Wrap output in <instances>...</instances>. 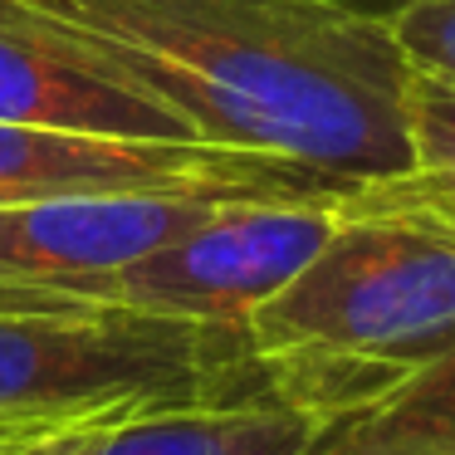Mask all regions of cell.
<instances>
[{"instance_id":"cell-1","label":"cell","mask_w":455,"mask_h":455,"mask_svg":"<svg viewBox=\"0 0 455 455\" xmlns=\"http://www.w3.org/2000/svg\"><path fill=\"white\" fill-rule=\"evenodd\" d=\"M0 20L177 113L201 142L382 187L411 172L392 25L323 0H0Z\"/></svg>"},{"instance_id":"cell-2","label":"cell","mask_w":455,"mask_h":455,"mask_svg":"<svg viewBox=\"0 0 455 455\" xmlns=\"http://www.w3.org/2000/svg\"><path fill=\"white\" fill-rule=\"evenodd\" d=\"M455 343V226L363 187L245 323L269 402L347 426Z\"/></svg>"},{"instance_id":"cell-3","label":"cell","mask_w":455,"mask_h":455,"mask_svg":"<svg viewBox=\"0 0 455 455\" xmlns=\"http://www.w3.org/2000/svg\"><path fill=\"white\" fill-rule=\"evenodd\" d=\"M265 392L240 328L0 289V421L89 426Z\"/></svg>"},{"instance_id":"cell-4","label":"cell","mask_w":455,"mask_h":455,"mask_svg":"<svg viewBox=\"0 0 455 455\" xmlns=\"http://www.w3.org/2000/svg\"><path fill=\"white\" fill-rule=\"evenodd\" d=\"M343 206L347 196L226 201L181 240L118 269L113 279L93 284L89 294L69 299H93V304L138 308L152 318L245 333L250 318L275 294H284L299 269L323 250Z\"/></svg>"},{"instance_id":"cell-5","label":"cell","mask_w":455,"mask_h":455,"mask_svg":"<svg viewBox=\"0 0 455 455\" xmlns=\"http://www.w3.org/2000/svg\"><path fill=\"white\" fill-rule=\"evenodd\" d=\"M113 191H230L255 201L353 196V187H338L318 172L211 142H132L0 123V206L113 196Z\"/></svg>"},{"instance_id":"cell-6","label":"cell","mask_w":455,"mask_h":455,"mask_svg":"<svg viewBox=\"0 0 455 455\" xmlns=\"http://www.w3.org/2000/svg\"><path fill=\"white\" fill-rule=\"evenodd\" d=\"M230 191H113L0 206V289L25 294H89L118 269L181 240L220 211Z\"/></svg>"},{"instance_id":"cell-7","label":"cell","mask_w":455,"mask_h":455,"mask_svg":"<svg viewBox=\"0 0 455 455\" xmlns=\"http://www.w3.org/2000/svg\"><path fill=\"white\" fill-rule=\"evenodd\" d=\"M0 123L132 142H201L177 113L69 60L35 30L0 20Z\"/></svg>"},{"instance_id":"cell-8","label":"cell","mask_w":455,"mask_h":455,"mask_svg":"<svg viewBox=\"0 0 455 455\" xmlns=\"http://www.w3.org/2000/svg\"><path fill=\"white\" fill-rule=\"evenodd\" d=\"M333 431V421L250 392L132 416L113 426L93 455H318V445Z\"/></svg>"},{"instance_id":"cell-9","label":"cell","mask_w":455,"mask_h":455,"mask_svg":"<svg viewBox=\"0 0 455 455\" xmlns=\"http://www.w3.org/2000/svg\"><path fill=\"white\" fill-rule=\"evenodd\" d=\"M406 113H411V172L372 191L455 226V89L441 79H426V74H411Z\"/></svg>"},{"instance_id":"cell-10","label":"cell","mask_w":455,"mask_h":455,"mask_svg":"<svg viewBox=\"0 0 455 455\" xmlns=\"http://www.w3.org/2000/svg\"><path fill=\"white\" fill-rule=\"evenodd\" d=\"M347 441L367 445H435L455 451V343L435 353L421 372H411L392 396L363 411L357 421L338 426Z\"/></svg>"},{"instance_id":"cell-11","label":"cell","mask_w":455,"mask_h":455,"mask_svg":"<svg viewBox=\"0 0 455 455\" xmlns=\"http://www.w3.org/2000/svg\"><path fill=\"white\" fill-rule=\"evenodd\" d=\"M387 25H392L411 74L455 89V0H406Z\"/></svg>"},{"instance_id":"cell-12","label":"cell","mask_w":455,"mask_h":455,"mask_svg":"<svg viewBox=\"0 0 455 455\" xmlns=\"http://www.w3.org/2000/svg\"><path fill=\"white\" fill-rule=\"evenodd\" d=\"M123 421H89V426H44V431H30L20 441H11L0 455H93L99 441Z\"/></svg>"},{"instance_id":"cell-13","label":"cell","mask_w":455,"mask_h":455,"mask_svg":"<svg viewBox=\"0 0 455 455\" xmlns=\"http://www.w3.org/2000/svg\"><path fill=\"white\" fill-rule=\"evenodd\" d=\"M318 455H455V451H435V445H367V441H347L343 431H333Z\"/></svg>"},{"instance_id":"cell-14","label":"cell","mask_w":455,"mask_h":455,"mask_svg":"<svg viewBox=\"0 0 455 455\" xmlns=\"http://www.w3.org/2000/svg\"><path fill=\"white\" fill-rule=\"evenodd\" d=\"M323 5H343V11H357V15H372V20H392L406 0H323Z\"/></svg>"},{"instance_id":"cell-15","label":"cell","mask_w":455,"mask_h":455,"mask_svg":"<svg viewBox=\"0 0 455 455\" xmlns=\"http://www.w3.org/2000/svg\"><path fill=\"white\" fill-rule=\"evenodd\" d=\"M30 431H44V426H15V421H0V451L11 441H20V435H30Z\"/></svg>"}]
</instances>
